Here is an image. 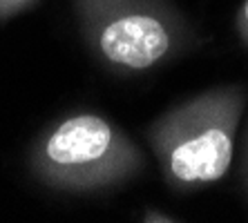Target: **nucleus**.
I'll use <instances>...</instances> for the list:
<instances>
[{"instance_id": "obj_1", "label": "nucleus", "mask_w": 248, "mask_h": 223, "mask_svg": "<svg viewBox=\"0 0 248 223\" xmlns=\"http://www.w3.org/2000/svg\"><path fill=\"white\" fill-rule=\"evenodd\" d=\"M25 161L43 188L65 194L112 192L148 170L141 145L96 109H74L49 120L29 143Z\"/></svg>"}, {"instance_id": "obj_2", "label": "nucleus", "mask_w": 248, "mask_h": 223, "mask_svg": "<svg viewBox=\"0 0 248 223\" xmlns=\"http://www.w3.org/2000/svg\"><path fill=\"white\" fill-rule=\"evenodd\" d=\"M83 45L105 72L150 74L206 43L172 0H72Z\"/></svg>"}, {"instance_id": "obj_3", "label": "nucleus", "mask_w": 248, "mask_h": 223, "mask_svg": "<svg viewBox=\"0 0 248 223\" xmlns=\"http://www.w3.org/2000/svg\"><path fill=\"white\" fill-rule=\"evenodd\" d=\"M246 101L242 83L210 87L172 105L145 127L148 148L172 192H199L228 174Z\"/></svg>"}, {"instance_id": "obj_4", "label": "nucleus", "mask_w": 248, "mask_h": 223, "mask_svg": "<svg viewBox=\"0 0 248 223\" xmlns=\"http://www.w3.org/2000/svg\"><path fill=\"white\" fill-rule=\"evenodd\" d=\"M41 0H0V27L23 14L34 12Z\"/></svg>"}, {"instance_id": "obj_5", "label": "nucleus", "mask_w": 248, "mask_h": 223, "mask_svg": "<svg viewBox=\"0 0 248 223\" xmlns=\"http://www.w3.org/2000/svg\"><path fill=\"white\" fill-rule=\"evenodd\" d=\"M235 31L242 40V45L248 49V0H242V5L235 14Z\"/></svg>"}, {"instance_id": "obj_6", "label": "nucleus", "mask_w": 248, "mask_h": 223, "mask_svg": "<svg viewBox=\"0 0 248 223\" xmlns=\"http://www.w3.org/2000/svg\"><path fill=\"white\" fill-rule=\"evenodd\" d=\"M239 185H242V194L248 208V132L242 145V156H239Z\"/></svg>"}, {"instance_id": "obj_7", "label": "nucleus", "mask_w": 248, "mask_h": 223, "mask_svg": "<svg viewBox=\"0 0 248 223\" xmlns=\"http://www.w3.org/2000/svg\"><path fill=\"white\" fill-rule=\"evenodd\" d=\"M141 221L145 223H155V221H161V223H174V221H181L179 217H174L170 212H163V210H156V208H145L141 212Z\"/></svg>"}]
</instances>
